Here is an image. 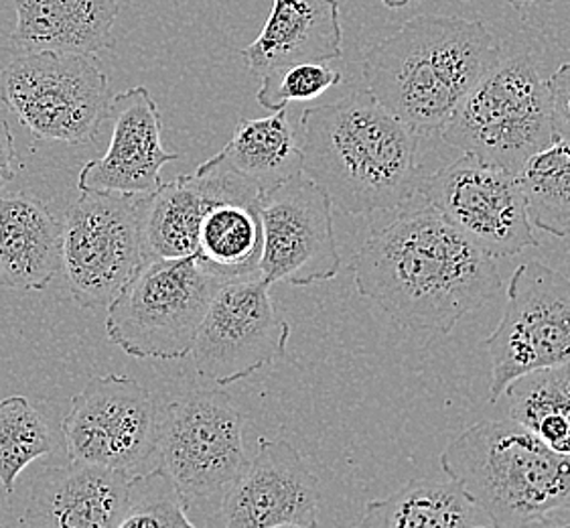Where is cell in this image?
Returning <instances> with one entry per match:
<instances>
[{"label": "cell", "instance_id": "obj_22", "mask_svg": "<svg viewBox=\"0 0 570 528\" xmlns=\"http://www.w3.org/2000/svg\"><path fill=\"white\" fill-rule=\"evenodd\" d=\"M258 197H228L207 207L195 256L212 273L224 278L258 275L264 242Z\"/></svg>", "mask_w": 570, "mask_h": 528}, {"label": "cell", "instance_id": "obj_1", "mask_svg": "<svg viewBox=\"0 0 570 528\" xmlns=\"http://www.w3.org/2000/svg\"><path fill=\"white\" fill-rule=\"evenodd\" d=\"M352 268L362 297L421 332H453L503 287L495 258L424 204L374 232Z\"/></svg>", "mask_w": 570, "mask_h": 528}, {"label": "cell", "instance_id": "obj_4", "mask_svg": "<svg viewBox=\"0 0 570 528\" xmlns=\"http://www.w3.org/2000/svg\"><path fill=\"white\" fill-rule=\"evenodd\" d=\"M441 468L491 527H540L570 496V456L515 419H485L441 453Z\"/></svg>", "mask_w": 570, "mask_h": 528}, {"label": "cell", "instance_id": "obj_28", "mask_svg": "<svg viewBox=\"0 0 570 528\" xmlns=\"http://www.w3.org/2000/svg\"><path fill=\"white\" fill-rule=\"evenodd\" d=\"M195 528L189 505L159 466L128 478L125 517L118 528Z\"/></svg>", "mask_w": 570, "mask_h": 528}, {"label": "cell", "instance_id": "obj_25", "mask_svg": "<svg viewBox=\"0 0 570 528\" xmlns=\"http://www.w3.org/2000/svg\"><path fill=\"white\" fill-rule=\"evenodd\" d=\"M510 417L548 448L570 456V362L522 374L505 387Z\"/></svg>", "mask_w": 570, "mask_h": 528}, {"label": "cell", "instance_id": "obj_15", "mask_svg": "<svg viewBox=\"0 0 570 528\" xmlns=\"http://www.w3.org/2000/svg\"><path fill=\"white\" fill-rule=\"evenodd\" d=\"M320 515V478L285 439H261L256 456L214 515L226 528H311Z\"/></svg>", "mask_w": 570, "mask_h": 528}, {"label": "cell", "instance_id": "obj_34", "mask_svg": "<svg viewBox=\"0 0 570 528\" xmlns=\"http://www.w3.org/2000/svg\"><path fill=\"white\" fill-rule=\"evenodd\" d=\"M503 2L512 4V7H515V9H524V7L532 4V2H538V0H503Z\"/></svg>", "mask_w": 570, "mask_h": 528}, {"label": "cell", "instance_id": "obj_14", "mask_svg": "<svg viewBox=\"0 0 570 528\" xmlns=\"http://www.w3.org/2000/svg\"><path fill=\"white\" fill-rule=\"evenodd\" d=\"M258 209L264 238L258 273L266 283L308 287L337 276L342 256L333 232V204L305 173L263 189Z\"/></svg>", "mask_w": 570, "mask_h": 528}, {"label": "cell", "instance_id": "obj_8", "mask_svg": "<svg viewBox=\"0 0 570 528\" xmlns=\"http://www.w3.org/2000/svg\"><path fill=\"white\" fill-rule=\"evenodd\" d=\"M108 76L91 56L35 51L0 76V102L39 140L88 145L110 110Z\"/></svg>", "mask_w": 570, "mask_h": 528}, {"label": "cell", "instance_id": "obj_11", "mask_svg": "<svg viewBox=\"0 0 570 528\" xmlns=\"http://www.w3.org/2000/svg\"><path fill=\"white\" fill-rule=\"evenodd\" d=\"M483 345L491 360V402L518 377L570 362L569 276L538 261L520 264L502 320Z\"/></svg>", "mask_w": 570, "mask_h": 528}, {"label": "cell", "instance_id": "obj_17", "mask_svg": "<svg viewBox=\"0 0 570 528\" xmlns=\"http://www.w3.org/2000/svg\"><path fill=\"white\" fill-rule=\"evenodd\" d=\"M110 145L102 159L81 167L78 187L106 194L149 196L160 184L167 163L183 159L181 153L163 147L159 106L145 86L116 94L110 100Z\"/></svg>", "mask_w": 570, "mask_h": 528}, {"label": "cell", "instance_id": "obj_6", "mask_svg": "<svg viewBox=\"0 0 570 528\" xmlns=\"http://www.w3.org/2000/svg\"><path fill=\"white\" fill-rule=\"evenodd\" d=\"M226 281L197 256L147 261L106 307V335L140 360L191 356L207 307Z\"/></svg>", "mask_w": 570, "mask_h": 528}, {"label": "cell", "instance_id": "obj_19", "mask_svg": "<svg viewBox=\"0 0 570 528\" xmlns=\"http://www.w3.org/2000/svg\"><path fill=\"white\" fill-rule=\"evenodd\" d=\"M342 53L340 0H274L261 35L240 49L256 76L303 61L327 63Z\"/></svg>", "mask_w": 570, "mask_h": 528}, {"label": "cell", "instance_id": "obj_21", "mask_svg": "<svg viewBox=\"0 0 570 528\" xmlns=\"http://www.w3.org/2000/svg\"><path fill=\"white\" fill-rule=\"evenodd\" d=\"M61 231L41 199L0 197V287L43 291L61 268Z\"/></svg>", "mask_w": 570, "mask_h": 528}, {"label": "cell", "instance_id": "obj_9", "mask_svg": "<svg viewBox=\"0 0 570 528\" xmlns=\"http://www.w3.org/2000/svg\"><path fill=\"white\" fill-rule=\"evenodd\" d=\"M142 196L80 189L61 219V268L81 310H106L147 263Z\"/></svg>", "mask_w": 570, "mask_h": 528}, {"label": "cell", "instance_id": "obj_13", "mask_svg": "<svg viewBox=\"0 0 570 528\" xmlns=\"http://www.w3.org/2000/svg\"><path fill=\"white\" fill-rule=\"evenodd\" d=\"M271 287L258 273L217 289L191 350L202 379L228 387L285 356L291 325L274 307Z\"/></svg>", "mask_w": 570, "mask_h": 528}, {"label": "cell", "instance_id": "obj_24", "mask_svg": "<svg viewBox=\"0 0 570 528\" xmlns=\"http://www.w3.org/2000/svg\"><path fill=\"white\" fill-rule=\"evenodd\" d=\"M238 172L261 185L273 187L303 172L297 130L288 110H276L264 118H242L228 145L222 149Z\"/></svg>", "mask_w": 570, "mask_h": 528}, {"label": "cell", "instance_id": "obj_18", "mask_svg": "<svg viewBox=\"0 0 570 528\" xmlns=\"http://www.w3.org/2000/svg\"><path fill=\"white\" fill-rule=\"evenodd\" d=\"M128 473L71 461L35 476L24 527L118 528L125 517Z\"/></svg>", "mask_w": 570, "mask_h": 528}, {"label": "cell", "instance_id": "obj_20", "mask_svg": "<svg viewBox=\"0 0 570 528\" xmlns=\"http://www.w3.org/2000/svg\"><path fill=\"white\" fill-rule=\"evenodd\" d=\"M12 47L23 53L53 51L96 56L116 43V0H12Z\"/></svg>", "mask_w": 570, "mask_h": 528}, {"label": "cell", "instance_id": "obj_16", "mask_svg": "<svg viewBox=\"0 0 570 528\" xmlns=\"http://www.w3.org/2000/svg\"><path fill=\"white\" fill-rule=\"evenodd\" d=\"M261 185L238 172L219 150L191 175H179L142 196L140 232L147 261L197 253V231L207 207L228 197H258Z\"/></svg>", "mask_w": 570, "mask_h": 528}, {"label": "cell", "instance_id": "obj_23", "mask_svg": "<svg viewBox=\"0 0 570 528\" xmlns=\"http://www.w3.org/2000/svg\"><path fill=\"white\" fill-rule=\"evenodd\" d=\"M360 527L475 528L491 527V520L455 480H412L399 492L367 502Z\"/></svg>", "mask_w": 570, "mask_h": 528}, {"label": "cell", "instance_id": "obj_7", "mask_svg": "<svg viewBox=\"0 0 570 528\" xmlns=\"http://www.w3.org/2000/svg\"><path fill=\"white\" fill-rule=\"evenodd\" d=\"M246 417L222 391L181 394L159 409L157 466L171 476L189 512L209 506L216 515L250 458Z\"/></svg>", "mask_w": 570, "mask_h": 528}, {"label": "cell", "instance_id": "obj_33", "mask_svg": "<svg viewBox=\"0 0 570 528\" xmlns=\"http://www.w3.org/2000/svg\"><path fill=\"white\" fill-rule=\"evenodd\" d=\"M414 2H421V0H382V4L389 7L392 11H400V9L414 4Z\"/></svg>", "mask_w": 570, "mask_h": 528}, {"label": "cell", "instance_id": "obj_2", "mask_svg": "<svg viewBox=\"0 0 570 528\" xmlns=\"http://www.w3.org/2000/svg\"><path fill=\"white\" fill-rule=\"evenodd\" d=\"M303 173L350 216L409 204L421 179L419 137L365 90L307 108L298 123Z\"/></svg>", "mask_w": 570, "mask_h": 528}, {"label": "cell", "instance_id": "obj_27", "mask_svg": "<svg viewBox=\"0 0 570 528\" xmlns=\"http://www.w3.org/2000/svg\"><path fill=\"white\" fill-rule=\"evenodd\" d=\"M53 449V437L43 417L27 397L0 401V486L12 498L21 471Z\"/></svg>", "mask_w": 570, "mask_h": 528}, {"label": "cell", "instance_id": "obj_26", "mask_svg": "<svg viewBox=\"0 0 570 528\" xmlns=\"http://www.w3.org/2000/svg\"><path fill=\"white\" fill-rule=\"evenodd\" d=\"M532 226L557 238L570 234V138L557 137L518 173Z\"/></svg>", "mask_w": 570, "mask_h": 528}, {"label": "cell", "instance_id": "obj_12", "mask_svg": "<svg viewBox=\"0 0 570 528\" xmlns=\"http://www.w3.org/2000/svg\"><path fill=\"white\" fill-rule=\"evenodd\" d=\"M61 433L68 460L135 476L157 466L159 407L130 377H94L71 399Z\"/></svg>", "mask_w": 570, "mask_h": 528}, {"label": "cell", "instance_id": "obj_5", "mask_svg": "<svg viewBox=\"0 0 570 528\" xmlns=\"http://www.w3.org/2000/svg\"><path fill=\"white\" fill-rule=\"evenodd\" d=\"M439 137L481 162L520 173L557 138L548 78L537 59H502L459 104Z\"/></svg>", "mask_w": 570, "mask_h": 528}, {"label": "cell", "instance_id": "obj_10", "mask_svg": "<svg viewBox=\"0 0 570 528\" xmlns=\"http://www.w3.org/2000/svg\"><path fill=\"white\" fill-rule=\"evenodd\" d=\"M414 196L491 258L515 256L538 244L518 173L468 153L421 175Z\"/></svg>", "mask_w": 570, "mask_h": 528}, {"label": "cell", "instance_id": "obj_32", "mask_svg": "<svg viewBox=\"0 0 570 528\" xmlns=\"http://www.w3.org/2000/svg\"><path fill=\"white\" fill-rule=\"evenodd\" d=\"M540 527H570V496L559 510L542 520Z\"/></svg>", "mask_w": 570, "mask_h": 528}, {"label": "cell", "instance_id": "obj_3", "mask_svg": "<svg viewBox=\"0 0 570 528\" xmlns=\"http://www.w3.org/2000/svg\"><path fill=\"white\" fill-rule=\"evenodd\" d=\"M502 59L481 21L416 14L367 53L364 80L412 135L434 137Z\"/></svg>", "mask_w": 570, "mask_h": 528}, {"label": "cell", "instance_id": "obj_30", "mask_svg": "<svg viewBox=\"0 0 570 528\" xmlns=\"http://www.w3.org/2000/svg\"><path fill=\"white\" fill-rule=\"evenodd\" d=\"M550 100H552V123L554 135L570 138V63H562L550 78Z\"/></svg>", "mask_w": 570, "mask_h": 528}, {"label": "cell", "instance_id": "obj_29", "mask_svg": "<svg viewBox=\"0 0 570 528\" xmlns=\"http://www.w3.org/2000/svg\"><path fill=\"white\" fill-rule=\"evenodd\" d=\"M256 100L268 113L283 110L291 102H308L342 84V74L325 63L303 61L274 68L261 76Z\"/></svg>", "mask_w": 570, "mask_h": 528}, {"label": "cell", "instance_id": "obj_31", "mask_svg": "<svg viewBox=\"0 0 570 528\" xmlns=\"http://www.w3.org/2000/svg\"><path fill=\"white\" fill-rule=\"evenodd\" d=\"M19 169V157L14 149L11 127L4 118H0V194L14 182Z\"/></svg>", "mask_w": 570, "mask_h": 528}]
</instances>
